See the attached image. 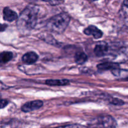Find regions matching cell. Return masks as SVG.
Here are the masks:
<instances>
[{
	"instance_id": "1",
	"label": "cell",
	"mask_w": 128,
	"mask_h": 128,
	"mask_svg": "<svg viewBox=\"0 0 128 128\" xmlns=\"http://www.w3.org/2000/svg\"><path fill=\"white\" fill-rule=\"evenodd\" d=\"M40 8L36 5L26 6L17 19V27L20 31L26 32L34 28L38 21Z\"/></svg>"
},
{
	"instance_id": "2",
	"label": "cell",
	"mask_w": 128,
	"mask_h": 128,
	"mask_svg": "<svg viewBox=\"0 0 128 128\" xmlns=\"http://www.w3.org/2000/svg\"><path fill=\"white\" fill-rule=\"evenodd\" d=\"M70 22V16L66 12L52 16L48 21L46 28L51 32L61 34L64 32Z\"/></svg>"
},
{
	"instance_id": "3",
	"label": "cell",
	"mask_w": 128,
	"mask_h": 128,
	"mask_svg": "<svg viewBox=\"0 0 128 128\" xmlns=\"http://www.w3.org/2000/svg\"><path fill=\"white\" fill-rule=\"evenodd\" d=\"M116 120L110 115L98 116L88 123V128H116Z\"/></svg>"
},
{
	"instance_id": "4",
	"label": "cell",
	"mask_w": 128,
	"mask_h": 128,
	"mask_svg": "<svg viewBox=\"0 0 128 128\" xmlns=\"http://www.w3.org/2000/svg\"><path fill=\"white\" fill-rule=\"evenodd\" d=\"M42 106H43V102L42 101L34 100L24 104L21 107V110L24 112H29L39 110L42 107Z\"/></svg>"
},
{
	"instance_id": "5",
	"label": "cell",
	"mask_w": 128,
	"mask_h": 128,
	"mask_svg": "<svg viewBox=\"0 0 128 128\" xmlns=\"http://www.w3.org/2000/svg\"><path fill=\"white\" fill-rule=\"evenodd\" d=\"M84 33L87 36H92L96 40L101 38L103 35L102 31L94 25H90L88 27L85 28L84 30Z\"/></svg>"
},
{
	"instance_id": "6",
	"label": "cell",
	"mask_w": 128,
	"mask_h": 128,
	"mask_svg": "<svg viewBox=\"0 0 128 128\" xmlns=\"http://www.w3.org/2000/svg\"><path fill=\"white\" fill-rule=\"evenodd\" d=\"M108 50V44L104 41H102L96 45L94 49V53L97 57H102L107 54Z\"/></svg>"
},
{
	"instance_id": "7",
	"label": "cell",
	"mask_w": 128,
	"mask_h": 128,
	"mask_svg": "<svg viewBox=\"0 0 128 128\" xmlns=\"http://www.w3.org/2000/svg\"><path fill=\"white\" fill-rule=\"evenodd\" d=\"M2 13H3L4 20L8 22H12L15 20H17L18 17V14L8 7H5L3 9Z\"/></svg>"
},
{
	"instance_id": "8",
	"label": "cell",
	"mask_w": 128,
	"mask_h": 128,
	"mask_svg": "<svg viewBox=\"0 0 128 128\" xmlns=\"http://www.w3.org/2000/svg\"><path fill=\"white\" fill-rule=\"evenodd\" d=\"M38 55L34 52L30 51L25 53L23 56H22V61L24 63L26 64H32L35 63L38 60Z\"/></svg>"
},
{
	"instance_id": "9",
	"label": "cell",
	"mask_w": 128,
	"mask_h": 128,
	"mask_svg": "<svg viewBox=\"0 0 128 128\" xmlns=\"http://www.w3.org/2000/svg\"><path fill=\"white\" fill-rule=\"evenodd\" d=\"M97 68L101 71H108V70H115L120 68V64L114 62H104L97 65Z\"/></svg>"
},
{
	"instance_id": "10",
	"label": "cell",
	"mask_w": 128,
	"mask_h": 128,
	"mask_svg": "<svg viewBox=\"0 0 128 128\" xmlns=\"http://www.w3.org/2000/svg\"><path fill=\"white\" fill-rule=\"evenodd\" d=\"M88 57L87 54L82 51H78L75 53L74 56L75 62L79 65H82L84 64L88 61Z\"/></svg>"
},
{
	"instance_id": "11",
	"label": "cell",
	"mask_w": 128,
	"mask_h": 128,
	"mask_svg": "<svg viewBox=\"0 0 128 128\" xmlns=\"http://www.w3.org/2000/svg\"><path fill=\"white\" fill-rule=\"evenodd\" d=\"M68 80H47L45 81V83L49 86H66L70 84Z\"/></svg>"
},
{
	"instance_id": "12",
	"label": "cell",
	"mask_w": 128,
	"mask_h": 128,
	"mask_svg": "<svg viewBox=\"0 0 128 128\" xmlns=\"http://www.w3.org/2000/svg\"><path fill=\"white\" fill-rule=\"evenodd\" d=\"M13 58V54L11 51H4L0 53V64H6Z\"/></svg>"
},
{
	"instance_id": "13",
	"label": "cell",
	"mask_w": 128,
	"mask_h": 128,
	"mask_svg": "<svg viewBox=\"0 0 128 128\" xmlns=\"http://www.w3.org/2000/svg\"><path fill=\"white\" fill-rule=\"evenodd\" d=\"M112 74L118 79H127L128 72L127 70L117 68L111 71Z\"/></svg>"
},
{
	"instance_id": "14",
	"label": "cell",
	"mask_w": 128,
	"mask_h": 128,
	"mask_svg": "<svg viewBox=\"0 0 128 128\" xmlns=\"http://www.w3.org/2000/svg\"><path fill=\"white\" fill-rule=\"evenodd\" d=\"M54 128H86L84 126H82L80 124H70L66 125V126H60V127H56Z\"/></svg>"
},
{
	"instance_id": "15",
	"label": "cell",
	"mask_w": 128,
	"mask_h": 128,
	"mask_svg": "<svg viewBox=\"0 0 128 128\" xmlns=\"http://www.w3.org/2000/svg\"><path fill=\"white\" fill-rule=\"evenodd\" d=\"M111 103L113 104L118 106V105H122L123 104L124 102V101H122V100H119V99H112L111 101Z\"/></svg>"
},
{
	"instance_id": "16",
	"label": "cell",
	"mask_w": 128,
	"mask_h": 128,
	"mask_svg": "<svg viewBox=\"0 0 128 128\" xmlns=\"http://www.w3.org/2000/svg\"><path fill=\"white\" fill-rule=\"evenodd\" d=\"M9 104V101L8 100H0V110L4 108Z\"/></svg>"
},
{
	"instance_id": "17",
	"label": "cell",
	"mask_w": 128,
	"mask_h": 128,
	"mask_svg": "<svg viewBox=\"0 0 128 128\" xmlns=\"http://www.w3.org/2000/svg\"><path fill=\"white\" fill-rule=\"evenodd\" d=\"M8 28V25L6 24H0V31H4Z\"/></svg>"
},
{
	"instance_id": "18",
	"label": "cell",
	"mask_w": 128,
	"mask_h": 128,
	"mask_svg": "<svg viewBox=\"0 0 128 128\" xmlns=\"http://www.w3.org/2000/svg\"><path fill=\"white\" fill-rule=\"evenodd\" d=\"M8 88V87L6 84H4L2 81H0V90H6V89Z\"/></svg>"
}]
</instances>
